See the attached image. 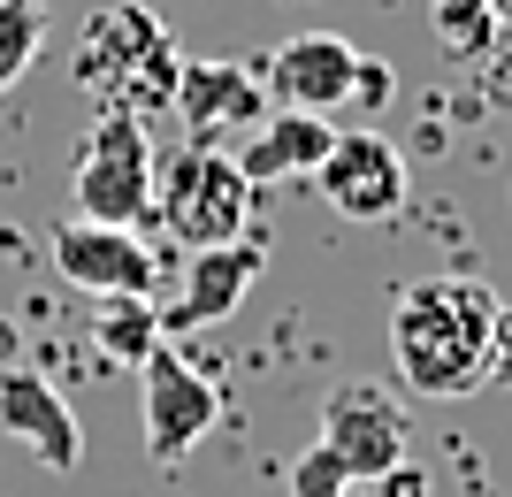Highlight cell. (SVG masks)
<instances>
[{
    "mask_svg": "<svg viewBox=\"0 0 512 497\" xmlns=\"http://www.w3.org/2000/svg\"><path fill=\"white\" fill-rule=\"evenodd\" d=\"M497 291L474 276H421L390 299V368L413 398H474L490 383Z\"/></svg>",
    "mask_w": 512,
    "mask_h": 497,
    "instance_id": "obj_1",
    "label": "cell"
},
{
    "mask_svg": "<svg viewBox=\"0 0 512 497\" xmlns=\"http://www.w3.org/2000/svg\"><path fill=\"white\" fill-rule=\"evenodd\" d=\"M69 77L100 115H130L146 123L176 100V77H184V46L146 0H115V8H92L85 31H77V54H69Z\"/></svg>",
    "mask_w": 512,
    "mask_h": 497,
    "instance_id": "obj_2",
    "label": "cell"
},
{
    "mask_svg": "<svg viewBox=\"0 0 512 497\" xmlns=\"http://www.w3.org/2000/svg\"><path fill=\"white\" fill-rule=\"evenodd\" d=\"M153 215L184 253H214V245L253 238V184L222 146H184L153 169Z\"/></svg>",
    "mask_w": 512,
    "mask_h": 497,
    "instance_id": "obj_3",
    "label": "cell"
},
{
    "mask_svg": "<svg viewBox=\"0 0 512 497\" xmlns=\"http://www.w3.org/2000/svg\"><path fill=\"white\" fill-rule=\"evenodd\" d=\"M69 199H77L85 222L138 230L153 215V138H146V123L92 115L85 146H77V169H69Z\"/></svg>",
    "mask_w": 512,
    "mask_h": 497,
    "instance_id": "obj_4",
    "label": "cell"
},
{
    "mask_svg": "<svg viewBox=\"0 0 512 497\" xmlns=\"http://www.w3.org/2000/svg\"><path fill=\"white\" fill-rule=\"evenodd\" d=\"M46 260L69 291L85 299H153L161 276H169V253H153L138 230H115V222H85L69 215L46 230Z\"/></svg>",
    "mask_w": 512,
    "mask_h": 497,
    "instance_id": "obj_5",
    "label": "cell"
},
{
    "mask_svg": "<svg viewBox=\"0 0 512 497\" xmlns=\"http://www.w3.org/2000/svg\"><path fill=\"white\" fill-rule=\"evenodd\" d=\"M321 452L337 459L352 482H383L390 467L413 459V429H406V406L375 383H337L321 398Z\"/></svg>",
    "mask_w": 512,
    "mask_h": 497,
    "instance_id": "obj_6",
    "label": "cell"
},
{
    "mask_svg": "<svg viewBox=\"0 0 512 497\" xmlns=\"http://www.w3.org/2000/svg\"><path fill=\"white\" fill-rule=\"evenodd\" d=\"M138 406H146V452L161 467H176L207 444L214 413H222V383L207 368H192L176 345H153L146 368H138Z\"/></svg>",
    "mask_w": 512,
    "mask_h": 497,
    "instance_id": "obj_7",
    "label": "cell"
},
{
    "mask_svg": "<svg viewBox=\"0 0 512 497\" xmlns=\"http://www.w3.org/2000/svg\"><path fill=\"white\" fill-rule=\"evenodd\" d=\"M406 153L390 146L383 130H337L329 153H321L314 169V192L337 207L344 222H390L406 207Z\"/></svg>",
    "mask_w": 512,
    "mask_h": 497,
    "instance_id": "obj_8",
    "label": "cell"
},
{
    "mask_svg": "<svg viewBox=\"0 0 512 497\" xmlns=\"http://www.w3.org/2000/svg\"><path fill=\"white\" fill-rule=\"evenodd\" d=\"M352 69H360V46L337 39V31H299V39L276 46V62L260 69L268 85V108H291V115H344L352 108Z\"/></svg>",
    "mask_w": 512,
    "mask_h": 497,
    "instance_id": "obj_9",
    "label": "cell"
},
{
    "mask_svg": "<svg viewBox=\"0 0 512 497\" xmlns=\"http://www.w3.org/2000/svg\"><path fill=\"white\" fill-rule=\"evenodd\" d=\"M260 276V245L237 238V245H214V253H192L184 260V276H176L169 306H161V337H192V329H214L230 322L245 291Z\"/></svg>",
    "mask_w": 512,
    "mask_h": 497,
    "instance_id": "obj_10",
    "label": "cell"
},
{
    "mask_svg": "<svg viewBox=\"0 0 512 497\" xmlns=\"http://www.w3.org/2000/svg\"><path fill=\"white\" fill-rule=\"evenodd\" d=\"M0 436L8 444H23V452L39 459V467H54V475H69L77 459H85V436H77V413L62 406V390L46 383L39 368H0Z\"/></svg>",
    "mask_w": 512,
    "mask_h": 497,
    "instance_id": "obj_11",
    "label": "cell"
},
{
    "mask_svg": "<svg viewBox=\"0 0 512 497\" xmlns=\"http://www.w3.org/2000/svg\"><path fill=\"white\" fill-rule=\"evenodd\" d=\"M169 115L184 123L192 146H214L222 130H253L260 115H268V85H260V69H245V62H184Z\"/></svg>",
    "mask_w": 512,
    "mask_h": 497,
    "instance_id": "obj_12",
    "label": "cell"
},
{
    "mask_svg": "<svg viewBox=\"0 0 512 497\" xmlns=\"http://www.w3.org/2000/svg\"><path fill=\"white\" fill-rule=\"evenodd\" d=\"M329 138H337V123H321V115H291V108H268L253 123V138H245V153H237V169H245V184H314L321 153H329Z\"/></svg>",
    "mask_w": 512,
    "mask_h": 497,
    "instance_id": "obj_13",
    "label": "cell"
},
{
    "mask_svg": "<svg viewBox=\"0 0 512 497\" xmlns=\"http://www.w3.org/2000/svg\"><path fill=\"white\" fill-rule=\"evenodd\" d=\"M92 329H100V352L115 360V368H146V352L169 345V337H161V306H153V299H100Z\"/></svg>",
    "mask_w": 512,
    "mask_h": 497,
    "instance_id": "obj_14",
    "label": "cell"
},
{
    "mask_svg": "<svg viewBox=\"0 0 512 497\" xmlns=\"http://www.w3.org/2000/svg\"><path fill=\"white\" fill-rule=\"evenodd\" d=\"M490 16H497V0H428V31H436V46H444L459 69L482 62V46H490Z\"/></svg>",
    "mask_w": 512,
    "mask_h": 497,
    "instance_id": "obj_15",
    "label": "cell"
},
{
    "mask_svg": "<svg viewBox=\"0 0 512 497\" xmlns=\"http://www.w3.org/2000/svg\"><path fill=\"white\" fill-rule=\"evenodd\" d=\"M39 46H46V0H0V92L23 85Z\"/></svg>",
    "mask_w": 512,
    "mask_h": 497,
    "instance_id": "obj_16",
    "label": "cell"
},
{
    "mask_svg": "<svg viewBox=\"0 0 512 497\" xmlns=\"http://www.w3.org/2000/svg\"><path fill=\"white\" fill-rule=\"evenodd\" d=\"M474 77L490 85V100H505V108H512V0H497V16H490V46H482Z\"/></svg>",
    "mask_w": 512,
    "mask_h": 497,
    "instance_id": "obj_17",
    "label": "cell"
},
{
    "mask_svg": "<svg viewBox=\"0 0 512 497\" xmlns=\"http://www.w3.org/2000/svg\"><path fill=\"white\" fill-rule=\"evenodd\" d=\"M344 490H352V475H344L321 444H306V452L291 459V497H344Z\"/></svg>",
    "mask_w": 512,
    "mask_h": 497,
    "instance_id": "obj_18",
    "label": "cell"
},
{
    "mask_svg": "<svg viewBox=\"0 0 512 497\" xmlns=\"http://www.w3.org/2000/svg\"><path fill=\"white\" fill-rule=\"evenodd\" d=\"M390 100V62H375V54H360V69H352V108L375 115Z\"/></svg>",
    "mask_w": 512,
    "mask_h": 497,
    "instance_id": "obj_19",
    "label": "cell"
},
{
    "mask_svg": "<svg viewBox=\"0 0 512 497\" xmlns=\"http://www.w3.org/2000/svg\"><path fill=\"white\" fill-rule=\"evenodd\" d=\"M490 383H512V299H497L490 322Z\"/></svg>",
    "mask_w": 512,
    "mask_h": 497,
    "instance_id": "obj_20",
    "label": "cell"
},
{
    "mask_svg": "<svg viewBox=\"0 0 512 497\" xmlns=\"http://www.w3.org/2000/svg\"><path fill=\"white\" fill-rule=\"evenodd\" d=\"M367 490H375V497H428V475L406 459V467H390V475H383V482H367Z\"/></svg>",
    "mask_w": 512,
    "mask_h": 497,
    "instance_id": "obj_21",
    "label": "cell"
},
{
    "mask_svg": "<svg viewBox=\"0 0 512 497\" xmlns=\"http://www.w3.org/2000/svg\"><path fill=\"white\" fill-rule=\"evenodd\" d=\"M16 360H23V337H16V322L0 314V368H16Z\"/></svg>",
    "mask_w": 512,
    "mask_h": 497,
    "instance_id": "obj_22",
    "label": "cell"
}]
</instances>
